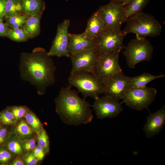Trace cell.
I'll list each match as a JSON object with an SVG mask.
<instances>
[{
	"label": "cell",
	"instance_id": "cell-1",
	"mask_svg": "<svg viewBox=\"0 0 165 165\" xmlns=\"http://www.w3.org/2000/svg\"><path fill=\"white\" fill-rule=\"evenodd\" d=\"M19 67L20 78L34 86L40 95L55 82L56 66L43 48H35L30 53H21Z\"/></svg>",
	"mask_w": 165,
	"mask_h": 165
},
{
	"label": "cell",
	"instance_id": "cell-2",
	"mask_svg": "<svg viewBox=\"0 0 165 165\" xmlns=\"http://www.w3.org/2000/svg\"><path fill=\"white\" fill-rule=\"evenodd\" d=\"M70 87H62L56 98L57 113L62 122L68 125L78 126L91 122L93 116L90 103Z\"/></svg>",
	"mask_w": 165,
	"mask_h": 165
},
{
	"label": "cell",
	"instance_id": "cell-3",
	"mask_svg": "<svg viewBox=\"0 0 165 165\" xmlns=\"http://www.w3.org/2000/svg\"><path fill=\"white\" fill-rule=\"evenodd\" d=\"M123 30L127 34L134 33L137 36L144 37L159 35L162 27L155 17L142 11L128 20Z\"/></svg>",
	"mask_w": 165,
	"mask_h": 165
},
{
	"label": "cell",
	"instance_id": "cell-4",
	"mask_svg": "<svg viewBox=\"0 0 165 165\" xmlns=\"http://www.w3.org/2000/svg\"><path fill=\"white\" fill-rule=\"evenodd\" d=\"M68 81L70 86L77 88L85 98L90 97L96 99L103 91L102 81L91 72L81 71L70 74Z\"/></svg>",
	"mask_w": 165,
	"mask_h": 165
},
{
	"label": "cell",
	"instance_id": "cell-5",
	"mask_svg": "<svg viewBox=\"0 0 165 165\" xmlns=\"http://www.w3.org/2000/svg\"><path fill=\"white\" fill-rule=\"evenodd\" d=\"M138 38L131 40L123 52L127 65L133 68L138 63L151 61L153 47L150 41L144 37L137 36Z\"/></svg>",
	"mask_w": 165,
	"mask_h": 165
},
{
	"label": "cell",
	"instance_id": "cell-6",
	"mask_svg": "<svg viewBox=\"0 0 165 165\" xmlns=\"http://www.w3.org/2000/svg\"><path fill=\"white\" fill-rule=\"evenodd\" d=\"M157 90L152 87H131L126 92L122 99L128 107L141 111L148 108L154 101Z\"/></svg>",
	"mask_w": 165,
	"mask_h": 165
},
{
	"label": "cell",
	"instance_id": "cell-7",
	"mask_svg": "<svg viewBox=\"0 0 165 165\" xmlns=\"http://www.w3.org/2000/svg\"><path fill=\"white\" fill-rule=\"evenodd\" d=\"M126 35L120 28L107 29L96 38L95 49L99 54L120 53L125 48L123 40Z\"/></svg>",
	"mask_w": 165,
	"mask_h": 165
},
{
	"label": "cell",
	"instance_id": "cell-8",
	"mask_svg": "<svg viewBox=\"0 0 165 165\" xmlns=\"http://www.w3.org/2000/svg\"><path fill=\"white\" fill-rule=\"evenodd\" d=\"M119 53L99 54L92 73L103 82L122 72L119 62Z\"/></svg>",
	"mask_w": 165,
	"mask_h": 165
},
{
	"label": "cell",
	"instance_id": "cell-9",
	"mask_svg": "<svg viewBox=\"0 0 165 165\" xmlns=\"http://www.w3.org/2000/svg\"><path fill=\"white\" fill-rule=\"evenodd\" d=\"M70 24V20L65 19L58 25L56 36L48 52L50 56L70 57L68 50V29Z\"/></svg>",
	"mask_w": 165,
	"mask_h": 165
},
{
	"label": "cell",
	"instance_id": "cell-10",
	"mask_svg": "<svg viewBox=\"0 0 165 165\" xmlns=\"http://www.w3.org/2000/svg\"><path fill=\"white\" fill-rule=\"evenodd\" d=\"M104 95L110 96L119 101L131 86L129 77L121 72L103 82Z\"/></svg>",
	"mask_w": 165,
	"mask_h": 165
},
{
	"label": "cell",
	"instance_id": "cell-11",
	"mask_svg": "<svg viewBox=\"0 0 165 165\" xmlns=\"http://www.w3.org/2000/svg\"><path fill=\"white\" fill-rule=\"evenodd\" d=\"M122 103L106 95L95 99L93 107L97 117L102 119L117 116L123 110Z\"/></svg>",
	"mask_w": 165,
	"mask_h": 165
},
{
	"label": "cell",
	"instance_id": "cell-12",
	"mask_svg": "<svg viewBox=\"0 0 165 165\" xmlns=\"http://www.w3.org/2000/svg\"><path fill=\"white\" fill-rule=\"evenodd\" d=\"M99 54L94 48L84 50L71 57L72 67L70 74L81 71L92 72Z\"/></svg>",
	"mask_w": 165,
	"mask_h": 165
},
{
	"label": "cell",
	"instance_id": "cell-13",
	"mask_svg": "<svg viewBox=\"0 0 165 165\" xmlns=\"http://www.w3.org/2000/svg\"><path fill=\"white\" fill-rule=\"evenodd\" d=\"M123 6L110 2L98 9L108 29L120 28L123 23Z\"/></svg>",
	"mask_w": 165,
	"mask_h": 165
},
{
	"label": "cell",
	"instance_id": "cell-14",
	"mask_svg": "<svg viewBox=\"0 0 165 165\" xmlns=\"http://www.w3.org/2000/svg\"><path fill=\"white\" fill-rule=\"evenodd\" d=\"M165 123V107L163 105L155 112L150 113L143 130L148 138L158 135L163 128Z\"/></svg>",
	"mask_w": 165,
	"mask_h": 165
},
{
	"label": "cell",
	"instance_id": "cell-15",
	"mask_svg": "<svg viewBox=\"0 0 165 165\" xmlns=\"http://www.w3.org/2000/svg\"><path fill=\"white\" fill-rule=\"evenodd\" d=\"M95 40L96 39L90 38L83 33H69L68 50L70 57L84 50L94 48Z\"/></svg>",
	"mask_w": 165,
	"mask_h": 165
},
{
	"label": "cell",
	"instance_id": "cell-16",
	"mask_svg": "<svg viewBox=\"0 0 165 165\" xmlns=\"http://www.w3.org/2000/svg\"><path fill=\"white\" fill-rule=\"evenodd\" d=\"M107 29L98 9L88 20L86 29L82 33L90 38L96 39Z\"/></svg>",
	"mask_w": 165,
	"mask_h": 165
},
{
	"label": "cell",
	"instance_id": "cell-17",
	"mask_svg": "<svg viewBox=\"0 0 165 165\" xmlns=\"http://www.w3.org/2000/svg\"><path fill=\"white\" fill-rule=\"evenodd\" d=\"M22 15L30 16L42 14L46 8L43 0H20Z\"/></svg>",
	"mask_w": 165,
	"mask_h": 165
},
{
	"label": "cell",
	"instance_id": "cell-18",
	"mask_svg": "<svg viewBox=\"0 0 165 165\" xmlns=\"http://www.w3.org/2000/svg\"><path fill=\"white\" fill-rule=\"evenodd\" d=\"M149 0H130L123 6V22L142 12Z\"/></svg>",
	"mask_w": 165,
	"mask_h": 165
},
{
	"label": "cell",
	"instance_id": "cell-19",
	"mask_svg": "<svg viewBox=\"0 0 165 165\" xmlns=\"http://www.w3.org/2000/svg\"><path fill=\"white\" fill-rule=\"evenodd\" d=\"M12 127L11 134H16L22 141L31 139L37 135L23 118Z\"/></svg>",
	"mask_w": 165,
	"mask_h": 165
},
{
	"label": "cell",
	"instance_id": "cell-20",
	"mask_svg": "<svg viewBox=\"0 0 165 165\" xmlns=\"http://www.w3.org/2000/svg\"><path fill=\"white\" fill-rule=\"evenodd\" d=\"M42 15L38 14L30 16L23 26V28L28 35L29 39L35 38L40 34Z\"/></svg>",
	"mask_w": 165,
	"mask_h": 165
},
{
	"label": "cell",
	"instance_id": "cell-21",
	"mask_svg": "<svg viewBox=\"0 0 165 165\" xmlns=\"http://www.w3.org/2000/svg\"><path fill=\"white\" fill-rule=\"evenodd\" d=\"M4 145L16 157H23L26 154L22 141L15 134H11Z\"/></svg>",
	"mask_w": 165,
	"mask_h": 165
},
{
	"label": "cell",
	"instance_id": "cell-22",
	"mask_svg": "<svg viewBox=\"0 0 165 165\" xmlns=\"http://www.w3.org/2000/svg\"><path fill=\"white\" fill-rule=\"evenodd\" d=\"M165 77L164 74L154 75L145 72L137 76L129 77L130 83L132 87H143L146 86V85L150 82L155 79Z\"/></svg>",
	"mask_w": 165,
	"mask_h": 165
},
{
	"label": "cell",
	"instance_id": "cell-23",
	"mask_svg": "<svg viewBox=\"0 0 165 165\" xmlns=\"http://www.w3.org/2000/svg\"><path fill=\"white\" fill-rule=\"evenodd\" d=\"M24 118L28 125L37 136L43 129V124L36 115L29 109Z\"/></svg>",
	"mask_w": 165,
	"mask_h": 165
},
{
	"label": "cell",
	"instance_id": "cell-24",
	"mask_svg": "<svg viewBox=\"0 0 165 165\" xmlns=\"http://www.w3.org/2000/svg\"><path fill=\"white\" fill-rule=\"evenodd\" d=\"M6 37L16 42H23L29 39L28 33L22 28H9Z\"/></svg>",
	"mask_w": 165,
	"mask_h": 165
},
{
	"label": "cell",
	"instance_id": "cell-25",
	"mask_svg": "<svg viewBox=\"0 0 165 165\" xmlns=\"http://www.w3.org/2000/svg\"><path fill=\"white\" fill-rule=\"evenodd\" d=\"M30 16L26 15L15 16H6L3 18L5 23L9 28H22Z\"/></svg>",
	"mask_w": 165,
	"mask_h": 165
},
{
	"label": "cell",
	"instance_id": "cell-26",
	"mask_svg": "<svg viewBox=\"0 0 165 165\" xmlns=\"http://www.w3.org/2000/svg\"><path fill=\"white\" fill-rule=\"evenodd\" d=\"M22 15V9L20 0H7L6 6L5 16H15Z\"/></svg>",
	"mask_w": 165,
	"mask_h": 165
},
{
	"label": "cell",
	"instance_id": "cell-27",
	"mask_svg": "<svg viewBox=\"0 0 165 165\" xmlns=\"http://www.w3.org/2000/svg\"><path fill=\"white\" fill-rule=\"evenodd\" d=\"M16 157L5 145H0V165H10Z\"/></svg>",
	"mask_w": 165,
	"mask_h": 165
},
{
	"label": "cell",
	"instance_id": "cell-28",
	"mask_svg": "<svg viewBox=\"0 0 165 165\" xmlns=\"http://www.w3.org/2000/svg\"><path fill=\"white\" fill-rule=\"evenodd\" d=\"M6 108L13 114L16 123L24 117L29 109L25 105L9 106Z\"/></svg>",
	"mask_w": 165,
	"mask_h": 165
},
{
	"label": "cell",
	"instance_id": "cell-29",
	"mask_svg": "<svg viewBox=\"0 0 165 165\" xmlns=\"http://www.w3.org/2000/svg\"><path fill=\"white\" fill-rule=\"evenodd\" d=\"M0 123L2 126H13L16 123L13 114L6 108L0 112Z\"/></svg>",
	"mask_w": 165,
	"mask_h": 165
},
{
	"label": "cell",
	"instance_id": "cell-30",
	"mask_svg": "<svg viewBox=\"0 0 165 165\" xmlns=\"http://www.w3.org/2000/svg\"><path fill=\"white\" fill-rule=\"evenodd\" d=\"M38 145L41 147L48 153L50 151V141L48 136L44 129L40 132L36 137Z\"/></svg>",
	"mask_w": 165,
	"mask_h": 165
},
{
	"label": "cell",
	"instance_id": "cell-31",
	"mask_svg": "<svg viewBox=\"0 0 165 165\" xmlns=\"http://www.w3.org/2000/svg\"><path fill=\"white\" fill-rule=\"evenodd\" d=\"M36 136L28 139L22 141L24 149L26 152L33 151L36 145L37 139Z\"/></svg>",
	"mask_w": 165,
	"mask_h": 165
},
{
	"label": "cell",
	"instance_id": "cell-32",
	"mask_svg": "<svg viewBox=\"0 0 165 165\" xmlns=\"http://www.w3.org/2000/svg\"><path fill=\"white\" fill-rule=\"evenodd\" d=\"M6 126H2L0 130V145H4L11 134V129Z\"/></svg>",
	"mask_w": 165,
	"mask_h": 165
},
{
	"label": "cell",
	"instance_id": "cell-33",
	"mask_svg": "<svg viewBox=\"0 0 165 165\" xmlns=\"http://www.w3.org/2000/svg\"><path fill=\"white\" fill-rule=\"evenodd\" d=\"M23 157L25 165H35L38 162L34 155L33 151L26 153Z\"/></svg>",
	"mask_w": 165,
	"mask_h": 165
},
{
	"label": "cell",
	"instance_id": "cell-34",
	"mask_svg": "<svg viewBox=\"0 0 165 165\" xmlns=\"http://www.w3.org/2000/svg\"><path fill=\"white\" fill-rule=\"evenodd\" d=\"M34 155L38 161L42 160L48 153L41 147L38 145L33 150Z\"/></svg>",
	"mask_w": 165,
	"mask_h": 165
},
{
	"label": "cell",
	"instance_id": "cell-35",
	"mask_svg": "<svg viewBox=\"0 0 165 165\" xmlns=\"http://www.w3.org/2000/svg\"><path fill=\"white\" fill-rule=\"evenodd\" d=\"M3 18H0V36L6 37L9 28L3 21Z\"/></svg>",
	"mask_w": 165,
	"mask_h": 165
},
{
	"label": "cell",
	"instance_id": "cell-36",
	"mask_svg": "<svg viewBox=\"0 0 165 165\" xmlns=\"http://www.w3.org/2000/svg\"><path fill=\"white\" fill-rule=\"evenodd\" d=\"M7 0H0V18H3L5 15V10Z\"/></svg>",
	"mask_w": 165,
	"mask_h": 165
},
{
	"label": "cell",
	"instance_id": "cell-37",
	"mask_svg": "<svg viewBox=\"0 0 165 165\" xmlns=\"http://www.w3.org/2000/svg\"><path fill=\"white\" fill-rule=\"evenodd\" d=\"M25 163L22 157L17 156L10 165H24Z\"/></svg>",
	"mask_w": 165,
	"mask_h": 165
},
{
	"label": "cell",
	"instance_id": "cell-38",
	"mask_svg": "<svg viewBox=\"0 0 165 165\" xmlns=\"http://www.w3.org/2000/svg\"><path fill=\"white\" fill-rule=\"evenodd\" d=\"M130 0H110L111 2L124 6Z\"/></svg>",
	"mask_w": 165,
	"mask_h": 165
},
{
	"label": "cell",
	"instance_id": "cell-39",
	"mask_svg": "<svg viewBox=\"0 0 165 165\" xmlns=\"http://www.w3.org/2000/svg\"><path fill=\"white\" fill-rule=\"evenodd\" d=\"M1 127H2V125H1V123H0V130L1 129Z\"/></svg>",
	"mask_w": 165,
	"mask_h": 165
}]
</instances>
